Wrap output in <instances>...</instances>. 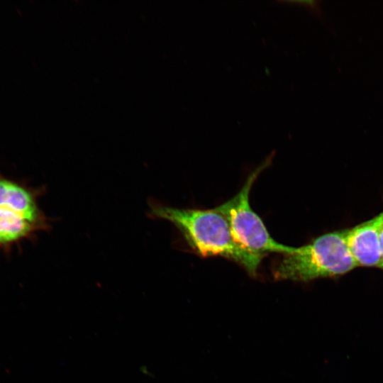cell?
Here are the masks:
<instances>
[{"label":"cell","instance_id":"2","mask_svg":"<svg viewBox=\"0 0 383 383\" xmlns=\"http://www.w3.org/2000/svg\"><path fill=\"white\" fill-rule=\"evenodd\" d=\"M358 267L343 231L323 234L306 245L293 247L272 267L277 279L309 282L343 275Z\"/></svg>","mask_w":383,"mask_h":383},{"label":"cell","instance_id":"4","mask_svg":"<svg viewBox=\"0 0 383 383\" xmlns=\"http://www.w3.org/2000/svg\"><path fill=\"white\" fill-rule=\"evenodd\" d=\"M382 223L383 210L370 220L344 230L347 246L357 266L379 267L382 262Z\"/></svg>","mask_w":383,"mask_h":383},{"label":"cell","instance_id":"1","mask_svg":"<svg viewBox=\"0 0 383 383\" xmlns=\"http://www.w3.org/2000/svg\"><path fill=\"white\" fill-rule=\"evenodd\" d=\"M150 215L172 223L188 245L203 257L232 260L256 275L262 257L240 246L233 238L225 217L212 209H181L150 204Z\"/></svg>","mask_w":383,"mask_h":383},{"label":"cell","instance_id":"7","mask_svg":"<svg viewBox=\"0 0 383 383\" xmlns=\"http://www.w3.org/2000/svg\"><path fill=\"white\" fill-rule=\"evenodd\" d=\"M380 239H381V247H382V256H383V223H382V230H381Z\"/></svg>","mask_w":383,"mask_h":383},{"label":"cell","instance_id":"3","mask_svg":"<svg viewBox=\"0 0 383 383\" xmlns=\"http://www.w3.org/2000/svg\"><path fill=\"white\" fill-rule=\"evenodd\" d=\"M274 152L248 175L239 192L213 208L226 219L234 240L250 252L263 258L270 252L289 253L293 247L277 242L250 204V189L260 174L272 163Z\"/></svg>","mask_w":383,"mask_h":383},{"label":"cell","instance_id":"8","mask_svg":"<svg viewBox=\"0 0 383 383\" xmlns=\"http://www.w3.org/2000/svg\"><path fill=\"white\" fill-rule=\"evenodd\" d=\"M379 267H380L381 269L383 270V261H382V262L381 263V265H380V266Z\"/></svg>","mask_w":383,"mask_h":383},{"label":"cell","instance_id":"6","mask_svg":"<svg viewBox=\"0 0 383 383\" xmlns=\"http://www.w3.org/2000/svg\"><path fill=\"white\" fill-rule=\"evenodd\" d=\"M7 205L34 219L48 221L38 204V192L0 174V206Z\"/></svg>","mask_w":383,"mask_h":383},{"label":"cell","instance_id":"5","mask_svg":"<svg viewBox=\"0 0 383 383\" xmlns=\"http://www.w3.org/2000/svg\"><path fill=\"white\" fill-rule=\"evenodd\" d=\"M48 227V221L32 218L9 206H0V248L2 249L8 250Z\"/></svg>","mask_w":383,"mask_h":383}]
</instances>
